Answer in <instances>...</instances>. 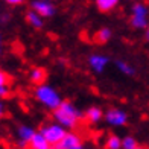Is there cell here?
I'll use <instances>...</instances> for the list:
<instances>
[{"label":"cell","instance_id":"22","mask_svg":"<svg viewBox=\"0 0 149 149\" xmlns=\"http://www.w3.org/2000/svg\"><path fill=\"white\" fill-rule=\"evenodd\" d=\"M70 149H84V146H82V143H81V145H76V146H72Z\"/></svg>","mask_w":149,"mask_h":149},{"label":"cell","instance_id":"10","mask_svg":"<svg viewBox=\"0 0 149 149\" xmlns=\"http://www.w3.org/2000/svg\"><path fill=\"white\" fill-rule=\"evenodd\" d=\"M28 148L29 149H52V145L41 132L37 131L35 134H33V137L31 139Z\"/></svg>","mask_w":149,"mask_h":149},{"label":"cell","instance_id":"21","mask_svg":"<svg viewBox=\"0 0 149 149\" xmlns=\"http://www.w3.org/2000/svg\"><path fill=\"white\" fill-rule=\"evenodd\" d=\"M6 114V108H5V105H3V102H0V119H2L3 116Z\"/></svg>","mask_w":149,"mask_h":149},{"label":"cell","instance_id":"2","mask_svg":"<svg viewBox=\"0 0 149 149\" xmlns=\"http://www.w3.org/2000/svg\"><path fill=\"white\" fill-rule=\"evenodd\" d=\"M33 97L38 100V104H41L44 108L52 110V111L63 102L59 93L53 88L52 85H47V84L37 85V88L33 90Z\"/></svg>","mask_w":149,"mask_h":149},{"label":"cell","instance_id":"12","mask_svg":"<svg viewBox=\"0 0 149 149\" xmlns=\"http://www.w3.org/2000/svg\"><path fill=\"white\" fill-rule=\"evenodd\" d=\"M11 93V78L9 74L0 70V99L8 97Z\"/></svg>","mask_w":149,"mask_h":149},{"label":"cell","instance_id":"7","mask_svg":"<svg viewBox=\"0 0 149 149\" xmlns=\"http://www.w3.org/2000/svg\"><path fill=\"white\" fill-rule=\"evenodd\" d=\"M82 143V137L76 131H67L65 135L61 139L56 145H53L52 149H70L72 146H76Z\"/></svg>","mask_w":149,"mask_h":149},{"label":"cell","instance_id":"23","mask_svg":"<svg viewBox=\"0 0 149 149\" xmlns=\"http://www.w3.org/2000/svg\"><path fill=\"white\" fill-rule=\"evenodd\" d=\"M145 38H146L148 41H149V26H148V28H146V32H145Z\"/></svg>","mask_w":149,"mask_h":149},{"label":"cell","instance_id":"3","mask_svg":"<svg viewBox=\"0 0 149 149\" xmlns=\"http://www.w3.org/2000/svg\"><path fill=\"white\" fill-rule=\"evenodd\" d=\"M130 23L134 29H146L148 28V24H149V8L145 3L137 2V3L132 5Z\"/></svg>","mask_w":149,"mask_h":149},{"label":"cell","instance_id":"8","mask_svg":"<svg viewBox=\"0 0 149 149\" xmlns=\"http://www.w3.org/2000/svg\"><path fill=\"white\" fill-rule=\"evenodd\" d=\"M35 132L37 131L29 125H20L18 130H17V146L22 148V149H26Z\"/></svg>","mask_w":149,"mask_h":149},{"label":"cell","instance_id":"19","mask_svg":"<svg viewBox=\"0 0 149 149\" xmlns=\"http://www.w3.org/2000/svg\"><path fill=\"white\" fill-rule=\"evenodd\" d=\"M137 146H139V143L132 135H126V137H123V140H122V148L123 149H134Z\"/></svg>","mask_w":149,"mask_h":149},{"label":"cell","instance_id":"17","mask_svg":"<svg viewBox=\"0 0 149 149\" xmlns=\"http://www.w3.org/2000/svg\"><path fill=\"white\" fill-rule=\"evenodd\" d=\"M105 149H122V139L116 134H111L107 137Z\"/></svg>","mask_w":149,"mask_h":149},{"label":"cell","instance_id":"28","mask_svg":"<svg viewBox=\"0 0 149 149\" xmlns=\"http://www.w3.org/2000/svg\"><path fill=\"white\" fill-rule=\"evenodd\" d=\"M52 2H53V0H52Z\"/></svg>","mask_w":149,"mask_h":149},{"label":"cell","instance_id":"26","mask_svg":"<svg viewBox=\"0 0 149 149\" xmlns=\"http://www.w3.org/2000/svg\"><path fill=\"white\" fill-rule=\"evenodd\" d=\"M134 149H145V148H141V146H137V148H134Z\"/></svg>","mask_w":149,"mask_h":149},{"label":"cell","instance_id":"27","mask_svg":"<svg viewBox=\"0 0 149 149\" xmlns=\"http://www.w3.org/2000/svg\"><path fill=\"white\" fill-rule=\"evenodd\" d=\"M17 149H22V148H17Z\"/></svg>","mask_w":149,"mask_h":149},{"label":"cell","instance_id":"18","mask_svg":"<svg viewBox=\"0 0 149 149\" xmlns=\"http://www.w3.org/2000/svg\"><path fill=\"white\" fill-rule=\"evenodd\" d=\"M116 67H117V70H119L120 73L126 74V76H132V74L135 73V69H134L130 63H126V61H117Z\"/></svg>","mask_w":149,"mask_h":149},{"label":"cell","instance_id":"6","mask_svg":"<svg viewBox=\"0 0 149 149\" xmlns=\"http://www.w3.org/2000/svg\"><path fill=\"white\" fill-rule=\"evenodd\" d=\"M31 9L38 12L43 18H49L55 15V5L52 3V0H33L31 3Z\"/></svg>","mask_w":149,"mask_h":149},{"label":"cell","instance_id":"25","mask_svg":"<svg viewBox=\"0 0 149 149\" xmlns=\"http://www.w3.org/2000/svg\"><path fill=\"white\" fill-rule=\"evenodd\" d=\"M0 22H2V6H0Z\"/></svg>","mask_w":149,"mask_h":149},{"label":"cell","instance_id":"14","mask_svg":"<svg viewBox=\"0 0 149 149\" xmlns=\"http://www.w3.org/2000/svg\"><path fill=\"white\" fill-rule=\"evenodd\" d=\"M120 0H94L96 3V8L100 11V12H111L117 8Z\"/></svg>","mask_w":149,"mask_h":149},{"label":"cell","instance_id":"9","mask_svg":"<svg viewBox=\"0 0 149 149\" xmlns=\"http://www.w3.org/2000/svg\"><path fill=\"white\" fill-rule=\"evenodd\" d=\"M108 64H110V59H108V56L102 55V53H94V55H90L88 58V65L94 73H102Z\"/></svg>","mask_w":149,"mask_h":149},{"label":"cell","instance_id":"16","mask_svg":"<svg viewBox=\"0 0 149 149\" xmlns=\"http://www.w3.org/2000/svg\"><path fill=\"white\" fill-rule=\"evenodd\" d=\"M108 40H111V31L108 28H100L96 33H94V41L99 44H105Z\"/></svg>","mask_w":149,"mask_h":149},{"label":"cell","instance_id":"20","mask_svg":"<svg viewBox=\"0 0 149 149\" xmlns=\"http://www.w3.org/2000/svg\"><path fill=\"white\" fill-rule=\"evenodd\" d=\"M3 2L6 5H11V6H18V5H22L24 0H3Z\"/></svg>","mask_w":149,"mask_h":149},{"label":"cell","instance_id":"13","mask_svg":"<svg viewBox=\"0 0 149 149\" xmlns=\"http://www.w3.org/2000/svg\"><path fill=\"white\" fill-rule=\"evenodd\" d=\"M104 111L100 110L99 107H90L88 110L85 111V114H84V117L87 119V122L88 123H99L100 120L104 119Z\"/></svg>","mask_w":149,"mask_h":149},{"label":"cell","instance_id":"11","mask_svg":"<svg viewBox=\"0 0 149 149\" xmlns=\"http://www.w3.org/2000/svg\"><path fill=\"white\" fill-rule=\"evenodd\" d=\"M46 78H47V72L43 69V67H33V69L29 72V81L33 85L44 84Z\"/></svg>","mask_w":149,"mask_h":149},{"label":"cell","instance_id":"24","mask_svg":"<svg viewBox=\"0 0 149 149\" xmlns=\"http://www.w3.org/2000/svg\"><path fill=\"white\" fill-rule=\"evenodd\" d=\"M2 50H3V44H2V37H0V55H2Z\"/></svg>","mask_w":149,"mask_h":149},{"label":"cell","instance_id":"5","mask_svg":"<svg viewBox=\"0 0 149 149\" xmlns=\"http://www.w3.org/2000/svg\"><path fill=\"white\" fill-rule=\"evenodd\" d=\"M104 119L107 120V123L110 126H123L128 122V114L126 111L120 110V108H110L105 113Z\"/></svg>","mask_w":149,"mask_h":149},{"label":"cell","instance_id":"1","mask_svg":"<svg viewBox=\"0 0 149 149\" xmlns=\"http://www.w3.org/2000/svg\"><path fill=\"white\" fill-rule=\"evenodd\" d=\"M81 119H82V113L69 100H63L53 110V120L67 130H74L79 125Z\"/></svg>","mask_w":149,"mask_h":149},{"label":"cell","instance_id":"4","mask_svg":"<svg viewBox=\"0 0 149 149\" xmlns=\"http://www.w3.org/2000/svg\"><path fill=\"white\" fill-rule=\"evenodd\" d=\"M40 132H41L44 137L50 141V145L53 146L65 135L67 128L59 125L58 122H50V123H46V125H43L41 128H40Z\"/></svg>","mask_w":149,"mask_h":149},{"label":"cell","instance_id":"15","mask_svg":"<svg viewBox=\"0 0 149 149\" xmlns=\"http://www.w3.org/2000/svg\"><path fill=\"white\" fill-rule=\"evenodd\" d=\"M26 22H28L32 28H37V29L43 28V17L40 15L38 12H35L33 9L26 12Z\"/></svg>","mask_w":149,"mask_h":149}]
</instances>
